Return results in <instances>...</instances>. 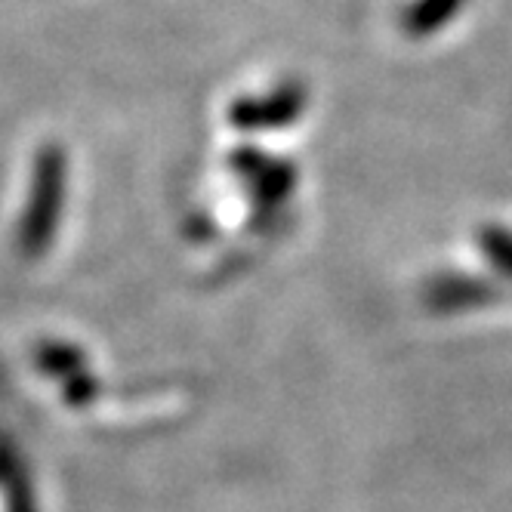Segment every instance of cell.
<instances>
[{
    "label": "cell",
    "mask_w": 512,
    "mask_h": 512,
    "mask_svg": "<svg viewBox=\"0 0 512 512\" xmlns=\"http://www.w3.org/2000/svg\"><path fill=\"white\" fill-rule=\"evenodd\" d=\"M65 182H68V158L59 142H44L34 155L28 201L19 223V253L25 260H41L56 241L59 219L65 210Z\"/></svg>",
    "instance_id": "cell-1"
},
{
    "label": "cell",
    "mask_w": 512,
    "mask_h": 512,
    "mask_svg": "<svg viewBox=\"0 0 512 512\" xmlns=\"http://www.w3.org/2000/svg\"><path fill=\"white\" fill-rule=\"evenodd\" d=\"M306 87L287 81L263 96H241L229 105V124L241 133L284 130L306 112Z\"/></svg>",
    "instance_id": "cell-2"
},
{
    "label": "cell",
    "mask_w": 512,
    "mask_h": 512,
    "mask_svg": "<svg viewBox=\"0 0 512 512\" xmlns=\"http://www.w3.org/2000/svg\"><path fill=\"white\" fill-rule=\"evenodd\" d=\"M232 167L235 173L247 182V192L253 198L256 213H278L284 207V201L294 195L297 189V170L287 161L269 158L260 149H238L232 155Z\"/></svg>",
    "instance_id": "cell-3"
},
{
    "label": "cell",
    "mask_w": 512,
    "mask_h": 512,
    "mask_svg": "<svg viewBox=\"0 0 512 512\" xmlns=\"http://www.w3.org/2000/svg\"><path fill=\"white\" fill-rule=\"evenodd\" d=\"M494 300L491 284L479 281V278H463V275H445L435 278L426 287V306L435 312H460V309H472Z\"/></svg>",
    "instance_id": "cell-4"
},
{
    "label": "cell",
    "mask_w": 512,
    "mask_h": 512,
    "mask_svg": "<svg viewBox=\"0 0 512 512\" xmlns=\"http://www.w3.org/2000/svg\"><path fill=\"white\" fill-rule=\"evenodd\" d=\"M466 0H414V4L401 13V28L408 38H432L435 31H442L448 22L457 19Z\"/></svg>",
    "instance_id": "cell-5"
},
{
    "label": "cell",
    "mask_w": 512,
    "mask_h": 512,
    "mask_svg": "<svg viewBox=\"0 0 512 512\" xmlns=\"http://www.w3.org/2000/svg\"><path fill=\"white\" fill-rule=\"evenodd\" d=\"M38 364L44 374H56V377H78L84 374V352L75 346H65V343H44L38 349Z\"/></svg>",
    "instance_id": "cell-6"
},
{
    "label": "cell",
    "mask_w": 512,
    "mask_h": 512,
    "mask_svg": "<svg viewBox=\"0 0 512 512\" xmlns=\"http://www.w3.org/2000/svg\"><path fill=\"white\" fill-rule=\"evenodd\" d=\"M482 250L500 272H506L512 278V235L509 232H503L497 226L485 229L482 232Z\"/></svg>",
    "instance_id": "cell-7"
},
{
    "label": "cell",
    "mask_w": 512,
    "mask_h": 512,
    "mask_svg": "<svg viewBox=\"0 0 512 512\" xmlns=\"http://www.w3.org/2000/svg\"><path fill=\"white\" fill-rule=\"evenodd\" d=\"M93 392H96V380L87 371L78 374V377H71L68 386H65V395H68L71 405H87V401L93 398Z\"/></svg>",
    "instance_id": "cell-8"
}]
</instances>
